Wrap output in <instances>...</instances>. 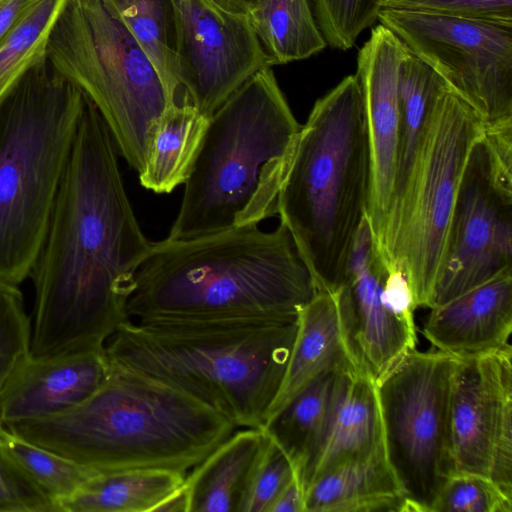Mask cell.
<instances>
[{
  "label": "cell",
  "instance_id": "26",
  "mask_svg": "<svg viewBox=\"0 0 512 512\" xmlns=\"http://www.w3.org/2000/svg\"><path fill=\"white\" fill-rule=\"evenodd\" d=\"M247 16L271 66L309 58L327 46L313 0H256Z\"/></svg>",
  "mask_w": 512,
  "mask_h": 512
},
{
  "label": "cell",
  "instance_id": "37",
  "mask_svg": "<svg viewBox=\"0 0 512 512\" xmlns=\"http://www.w3.org/2000/svg\"><path fill=\"white\" fill-rule=\"evenodd\" d=\"M269 512H305V489L297 472L280 492Z\"/></svg>",
  "mask_w": 512,
  "mask_h": 512
},
{
  "label": "cell",
  "instance_id": "27",
  "mask_svg": "<svg viewBox=\"0 0 512 512\" xmlns=\"http://www.w3.org/2000/svg\"><path fill=\"white\" fill-rule=\"evenodd\" d=\"M445 86L441 77L407 48L399 69L400 122L391 206L408 181L423 141L431 106Z\"/></svg>",
  "mask_w": 512,
  "mask_h": 512
},
{
  "label": "cell",
  "instance_id": "1",
  "mask_svg": "<svg viewBox=\"0 0 512 512\" xmlns=\"http://www.w3.org/2000/svg\"><path fill=\"white\" fill-rule=\"evenodd\" d=\"M112 135L85 95L42 247L31 270L30 357L102 349L152 241L127 195Z\"/></svg>",
  "mask_w": 512,
  "mask_h": 512
},
{
  "label": "cell",
  "instance_id": "10",
  "mask_svg": "<svg viewBox=\"0 0 512 512\" xmlns=\"http://www.w3.org/2000/svg\"><path fill=\"white\" fill-rule=\"evenodd\" d=\"M454 364L450 354L414 349L376 382L384 451L407 512H431L456 473L450 412Z\"/></svg>",
  "mask_w": 512,
  "mask_h": 512
},
{
  "label": "cell",
  "instance_id": "21",
  "mask_svg": "<svg viewBox=\"0 0 512 512\" xmlns=\"http://www.w3.org/2000/svg\"><path fill=\"white\" fill-rule=\"evenodd\" d=\"M407 512L384 447L327 470L305 489V512Z\"/></svg>",
  "mask_w": 512,
  "mask_h": 512
},
{
  "label": "cell",
  "instance_id": "18",
  "mask_svg": "<svg viewBox=\"0 0 512 512\" xmlns=\"http://www.w3.org/2000/svg\"><path fill=\"white\" fill-rule=\"evenodd\" d=\"M430 310L423 334L436 350L463 357L509 346L512 268Z\"/></svg>",
  "mask_w": 512,
  "mask_h": 512
},
{
  "label": "cell",
  "instance_id": "3",
  "mask_svg": "<svg viewBox=\"0 0 512 512\" xmlns=\"http://www.w3.org/2000/svg\"><path fill=\"white\" fill-rule=\"evenodd\" d=\"M298 327L291 318L128 319L109 360L212 407L238 428H263Z\"/></svg>",
  "mask_w": 512,
  "mask_h": 512
},
{
  "label": "cell",
  "instance_id": "19",
  "mask_svg": "<svg viewBox=\"0 0 512 512\" xmlns=\"http://www.w3.org/2000/svg\"><path fill=\"white\" fill-rule=\"evenodd\" d=\"M383 428L376 381L355 367L341 371L327 428L306 476V487L332 467L381 450Z\"/></svg>",
  "mask_w": 512,
  "mask_h": 512
},
{
  "label": "cell",
  "instance_id": "14",
  "mask_svg": "<svg viewBox=\"0 0 512 512\" xmlns=\"http://www.w3.org/2000/svg\"><path fill=\"white\" fill-rule=\"evenodd\" d=\"M172 3L182 95L209 118L253 74L271 65L247 15L212 0Z\"/></svg>",
  "mask_w": 512,
  "mask_h": 512
},
{
  "label": "cell",
  "instance_id": "29",
  "mask_svg": "<svg viewBox=\"0 0 512 512\" xmlns=\"http://www.w3.org/2000/svg\"><path fill=\"white\" fill-rule=\"evenodd\" d=\"M66 0H38L0 41V98L39 58Z\"/></svg>",
  "mask_w": 512,
  "mask_h": 512
},
{
  "label": "cell",
  "instance_id": "35",
  "mask_svg": "<svg viewBox=\"0 0 512 512\" xmlns=\"http://www.w3.org/2000/svg\"><path fill=\"white\" fill-rule=\"evenodd\" d=\"M382 8L512 25V0H383Z\"/></svg>",
  "mask_w": 512,
  "mask_h": 512
},
{
  "label": "cell",
  "instance_id": "9",
  "mask_svg": "<svg viewBox=\"0 0 512 512\" xmlns=\"http://www.w3.org/2000/svg\"><path fill=\"white\" fill-rule=\"evenodd\" d=\"M485 125L447 86L430 109L408 181L375 243L386 269L404 272L416 308H431L462 174Z\"/></svg>",
  "mask_w": 512,
  "mask_h": 512
},
{
  "label": "cell",
  "instance_id": "24",
  "mask_svg": "<svg viewBox=\"0 0 512 512\" xmlns=\"http://www.w3.org/2000/svg\"><path fill=\"white\" fill-rule=\"evenodd\" d=\"M186 475L162 468L97 472L59 503V512H153Z\"/></svg>",
  "mask_w": 512,
  "mask_h": 512
},
{
  "label": "cell",
  "instance_id": "2",
  "mask_svg": "<svg viewBox=\"0 0 512 512\" xmlns=\"http://www.w3.org/2000/svg\"><path fill=\"white\" fill-rule=\"evenodd\" d=\"M259 224L152 242L127 302L130 319L291 318L317 288L288 229Z\"/></svg>",
  "mask_w": 512,
  "mask_h": 512
},
{
  "label": "cell",
  "instance_id": "16",
  "mask_svg": "<svg viewBox=\"0 0 512 512\" xmlns=\"http://www.w3.org/2000/svg\"><path fill=\"white\" fill-rule=\"evenodd\" d=\"M407 46L382 24L359 50V80L369 130L372 181L368 220L375 242L391 206L400 122L399 69Z\"/></svg>",
  "mask_w": 512,
  "mask_h": 512
},
{
  "label": "cell",
  "instance_id": "15",
  "mask_svg": "<svg viewBox=\"0 0 512 512\" xmlns=\"http://www.w3.org/2000/svg\"><path fill=\"white\" fill-rule=\"evenodd\" d=\"M386 274L367 217L356 235L346 279L332 292L350 357L376 382L417 342L414 318L386 300Z\"/></svg>",
  "mask_w": 512,
  "mask_h": 512
},
{
  "label": "cell",
  "instance_id": "4",
  "mask_svg": "<svg viewBox=\"0 0 512 512\" xmlns=\"http://www.w3.org/2000/svg\"><path fill=\"white\" fill-rule=\"evenodd\" d=\"M5 427L95 472L162 468L184 474L237 430L198 399L112 362L107 379L82 403Z\"/></svg>",
  "mask_w": 512,
  "mask_h": 512
},
{
  "label": "cell",
  "instance_id": "25",
  "mask_svg": "<svg viewBox=\"0 0 512 512\" xmlns=\"http://www.w3.org/2000/svg\"><path fill=\"white\" fill-rule=\"evenodd\" d=\"M208 120L185 95L167 108L155 131L145 168L138 175L143 188L167 194L184 185Z\"/></svg>",
  "mask_w": 512,
  "mask_h": 512
},
{
  "label": "cell",
  "instance_id": "22",
  "mask_svg": "<svg viewBox=\"0 0 512 512\" xmlns=\"http://www.w3.org/2000/svg\"><path fill=\"white\" fill-rule=\"evenodd\" d=\"M266 440L262 428L234 431L192 468L185 479L189 512H239Z\"/></svg>",
  "mask_w": 512,
  "mask_h": 512
},
{
  "label": "cell",
  "instance_id": "11",
  "mask_svg": "<svg viewBox=\"0 0 512 512\" xmlns=\"http://www.w3.org/2000/svg\"><path fill=\"white\" fill-rule=\"evenodd\" d=\"M510 268L512 122L485 126L472 147L456 196L432 307Z\"/></svg>",
  "mask_w": 512,
  "mask_h": 512
},
{
  "label": "cell",
  "instance_id": "8",
  "mask_svg": "<svg viewBox=\"0 0 512 512\" xmlns=\"http://www.w3.org/2000/svg\"><path fill=\"white\" fill-rule=\"evenodd\" d=\"M46 56L95 105L117 151L138 175L158 123L174 101L108 0H66Z\"/></svg>",
  "mask_w": 512,
  "mask_h": 512
},
{
  "label": "cell",
  "instance_id": "39",
  "mask_svg": "<svg viewBox=\"0 0 512 512\" xmlns=\"http://www.w3.org/2000/svg\"><path fill=\"white\" fill-rule=\"evenodd\" d=\"M153 512H189V499L184 485L164 498Z\"/></svg>",
  "mask_w": 512,
  "mask_h": 512
},
{
  "label": "cell",
  "instance_id": "13",
  "mask_svg": "<svg viewBox=\"0 0 512 512\" xmlns=\"http://www.w3.org/2000/svg\"><path fill=\"white\" fill-rule=\"evenodd\" d=\"M450 412L456 473L492 480L512 497V348L455 357Z\"/></svg>",
  "mask_w": 512,
  "mask_h": 512
},
{
  "label": "cell",
  "instance_id": "36",
  "mask_svg": "<svg viewBox=\"0 0 512 512\" xmlns=\"http://www.w3.org/2000/svg\"><path fill=\"white\" fill-rule=\"evenodd\" d=\"M0 511L58 512L56 504L1 447Z\"/></svg>",
  "mask_w": 512,
  "mask_h": 512
},
{
  "label": "cell",
  "instance_id": "30",
  "mask_svg": "<svg viewBox=\"0 0 512 512\" xmlns=\"http://www.w3.org/2000/svg\"><path fill=\"white\" fill-rule=\"evenodd\" d=\"M0 447L56 504L71 496L95 471L35 445L0 426Z\"/></svg>",
  "mask_w": 512,
  "mask_h": 512
},
{
  "label": "cell",
  "instance_id": "31",
  "mask_svg": "<svg viewBox=\"0 0 512 512\" xmlns=\"http://www.w3.org/2000/svg\"><path fill=\"white\" fill-rule=\"evenodd\" d=\"M30 340L31 324L20 290L0 283V397L12 375L30 357Z\"/></svg>",
  "mask_w": 512,
  "mask_h": 512
},
{
  "label": "cell",
  "instance_id": "33",
  "mask_svg": "<svg viewBox=\"0 0 512 512\" xmlns=\"http://www.w3.org/2000/svg\"><path fill=\"white\" fill-rule=\"evenodd\" d=\"M431 512H512V497L487 477L455 473L440 490Z\"/></svg>",
  "mask_w": 512,
  "mask_h": 512
},
{
  "label": "cell",
  "instance_id": "40",
  "mask_svg": "<svg viewBox=\"0 0 512 512\" xmlns=\"http://www.w3.org/2000/svg\"><path fill=\"white\" fill-rule=\"evenodd\" d=\"M221 8L235 13L247 15L256 0H212Z\"/></svg>",
  "mask_w": 512,
  "mask_h": 512
},
{
  "label": "cell",
  "instance_id": "7",
  "mask_svg": "<svg viewBox=\"0 0 512 512\" xmlns=\"http://www.w3.org/2000/svg\"><path fill=\"white\" fill-rule=\"evenodd\" d=\"M84 101L46 55L0 98V283L30 276Z\"/></svg>",
  "mask_w": 512,
  "mask_h": 512
},
{
  "label": "cell",
  "instance_id": "28",
  "mask_svg": "<svg viewBox=\"0 0 512 512\" xmlns=\"http://www.w3.org/2000/svg\"><path fill=\"white\" fill-rule=\"evenodd\" d=\"M159 73L170 97L182 91L177 78L176 20L172 0H108Z\"/></svg>",
  "mask_w": 512,
  "mask_h": 512
},
{
  "label": "cell",
  "instance_id": "12",
  "mask_svg": "<svg viewBox=\"0 0 512 512\" xmlns=\"http://www.w3.org/2000/svg\"><path fill=\"white\" fill-rule=\"evenodd\" d=\"M396 34L485 126L512 122V25L382 8Z\"/></svg>",
  "mask_w": 512,
  "mask_h": 512
},
{
  "label": "cell",
  "instance_id": "38",
  "mask_svg": "<svg viewBox=\"0 0 512 512\" xmlns=\"http://www.w3.org/2000/svg\"><path fill=\"white\" fill-rule=\"evenodd\" d=\"M38 0H0V41Z\"/></svg>",
  "mask_w": 512,
  "mask_h": 512
},
{
  "label": "cell",
  "instance_id": "6",
  "mask_svg": "<svg viewBox=\"0 0 512 512\" xmlns=\"http://www.w3.org/2000/svg\"><path fill=\"white\" fill-rule=\"evenodd\" d=\"M301 125L271 67L209 117L168 239L197 238L277 215Z\"/></svg>",
  "mask_w": 512,
  "mask_h": 512
},
{
  "label": "cell",
  "instance_id": "23",
  "mask_svg": "<svg viewBox=\"0 0 512 512\" xmlns=\"http://www.w3.org/2000/svg\"><path fill=\"white\" fill-rule=\"evenodd\" d=\"M343 370H330L318 376L262 428L289 457L303 485L324 437Z\"/></svg>",
  "mask_w": 512,
  "mask_h": 512
},
{
  "label": "cell",
  "instance_id": "32",
  "mask_svg": "<svg viewBox=\"0 0 512 512\" xmlns=\"http://www.w3.org/2000/svg\"><path fill=\"white\" fill-rule=\"evenodd\" d=\"M383 0H313L318 26L327 45L348 50L372 26Z\"/></svg>",
  "mask_w": 512,
  "mask_h": 512
},
{
  "label": "cell",
  "instance_id": "20",
  "mask_svg": "<svg viewBox=\"0 0 512 512\" xmlns=\"http://www.w3.org/2000/svg\"><path fill=\"white\" fill-rule=\"evenodd\" d=\"M351 367L357 368L344 340L335 294L318 290L298 314L290 359L267 420L321 374Z\"/></svg>",
  "mask_w": 512,
  "mask_h": 512
},
{
  "label": "cell",
  "instance_id": "34",
  "mask_svg": "<svg viewBox=\"0 0 512 512\" xmlns=\"http://www.w3.org/2000/svg\"><path fill=\"white\" fill-rule=\"evenodd\" d=\"M296 472L286 453L267 435L266 443L252 470L239 512H269Z\"/></svg>",
  "mask_w": 512,
  "mask_h": 512
},
{
  "label": "cell",
  "instance_id": "5",
  "mask_svg": "<svg viewBox=\"0 0 512 512\" xmlns=\"http://www.w3.org/2000/svg\"><path fill=\"white\" fill-rule=\"evenodd\" d=\"M369 130L359 80L348 75L319 98L301 125L282 183L277 215L317 291L345 279L356 235L368 217Z\"/></svg>",
  "mask_w": 512,
  "mask_h": 512
},
{
  "label": "cell",
  "instance_id": "17",
  "mask_svg": "<svg viewBox=\"0 0 512 512\" xmlns=\"http://www.w3.org/2000/svg\"><path fill=\"white\" fill-rule=\"evenodd\" d=\"M111 362L102 349L47 358L29 357L0 397V421L41 419L67 411L91 396L107 379Z\"/></svg>",
  "mask_w": 512,
  "mask_h": 512
}]
</instances>
